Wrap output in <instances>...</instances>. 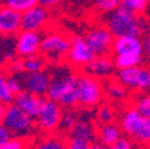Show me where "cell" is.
Here are the masks:
<instances>
[{
	"label": "cell",
	"mask_w": 150,
	"mask_h": 149,
	"mask_svg": "<svg viewBox=\"0 0 150 149\" xmlns=\"http://www.w3.org/2000/svg\"><path fill=\"white\" fill-rule=\"evenodd\" d=\"M76 79L78 74L69 69L59 70L51 75L47 98L59 103L64 109H74L79 106Z\"/></svg>",
	"instance_id": "6da1fadb"
},
{
	"label": "cell",
	"mask_w": 150,
	"mask_h": 149,
	"mask_svg": "<svg viewBox=\"0 0 150 149\" xmlns=\"http://www.w3.org/2000/svg\"><path fill=\"white\" fill-rule=\"evenodd\" d=\"M105 26L115 37L120 36H138L141 37L149 31V24L141 14H135L118 7L115 11L107 13L105 18Z\"/></svg>",
	"instance_id": "7a4b0ae2"
},
{
	"label": "cell",
	"mask_w": 150,
	"mask_h": 149,
	"mask_svg": "<svg viewBox=\"0 0 150 149\" xmlns=\"http://www.w3.org/2000/svg\"><path fill=\"white\" fill-rule=\"evenodd\" d=\"M76 88L79 97V106L85 109L99 106L105 97L104 84L100 79L83 72L78 74Z\"/></svg>",
	"instance_id": "3957f363"
},
{
	"label": "cell",
	"mask_w": 150,
	"mask_h": 149,
	"mask_svg": "<svg viewBox=\"0 0 150 149\" xmlns=\"http://www.w3.org/2000/svg\"><path fill=\"white\" fill-rule=\"evenodd\" d=\"M3 124L16 137L30 138L36 130V119L14 103L6 106Z\"/></svg>",
	"instance_id": "277c9868"
},
{
	"label": "cell",
	"mask_w": 150,
	"mask_h": 149,
	"mask_svg": "<svg viewBox=\"0 0 150 149\" xmlns=\"http://www.w3.org/2000/svg\"><path fill=\"white\" fill-rule=\"evenodd\" d=\"M70 47V36L59 30H50L43 37L41 42L40 54L47 61L57 62L66 59Z\"/></svg>",
	"instance_id": "5b68a950"
},
{
	"label": "cell",
	"mask_w": 150,
	"mask_h": 149,
	"mask_svg": "<svg viewBox=\"0 0 150 149\" xmlns=\"http://www.w3.org/2000/svg\"><path fill=\"white\" fill-rule=\"evenodd\" d=\"M117 80L129 91L150 93V68L144 67L143 65L118 69Z\"/></svg>",
	"instance_id": "8992f818"
},
{
	"label": "cell",
	"mask_w": 150,
	"mask_h": 149,
	"mask_svg": "<svg viewBox=\"0 0 150 149\" xmlns=\"http://www.w3.org/2000/svg\"><path fill=\"white\" fill-rule=\"evenodd\" d=\"M62 116L63 107L59 103L45 98L38 116L36 117L37 128L47 135L55 134L59 130V128H61Z\"/></svg>",
	"instance_id": "52a82bcc"
},
{
	"label": "cell",
	"mask_w": 150,
	"mask_h": 149,
	"mask_svg": "<svg viewBox=\"0 0 150 149\" xmlns=\"http://www.w3.org/2000/svg\"><path fill=\"white\" fill-rule=\"evenodd\" d=\"M97 55L93 53L91 47L85 40V36L73 35L70 36V47L67 54V62L78 69H83Z\"/></svg>",
	"instance_id": "ba28073f"
},
{
	"label": "cell",
	"mask_w": 150,
	"mask_h": 149,
	"mask_svg": "<svg viewBox=\"0 0 150 149\" xmlns=\"http://www.w3.org/2000/svg\"><path fill=\"white\" fill-rule=\"evenodd\" d=\"M85 40L97 56L110 55L115 42V36L105 25H97L87 30Z\"/></svg>",
	"instance_id": "9c48e42d"
},
{
	"label": "cell",
	"mask_w": 150,
	"mask_h": 149,
	"mask_svg": "<svg viewBox=\"0 0 150 149\" xmlns=\"http://www.w3.org/2000/svg\"><path fill=\"white\" fill-rule=\"evenodd\" d=\"M42 35L40 31L22 30L16 37L14 53L18 57L25 59L28 56L40 54Z\"/></svg>",
	"instance_id": "30bf717a"
},
{
	"label": "cell",
	"mask_w": 150,
	"mask_h": 149,
	"mask_svg": "<svg viewBox=\"0 0 150 149\" xmlns=\"http://www.w3.org/2000/svg\"><path fill=\"white\" fill-rule=\"evenodd\" d=\"M50 23V11L41 5H36L22 13V30L43 31Z\"/></svg>",
	"instance_id": "8fae6325"
},
{
	"label": "cell",
	"mask_w": 150,
	"mask_h": 149,
	"mask_svg": "<svg viewBox=\"0 0 150 149\" xmlns=\"http://www.w3.org/2000/svg\"><path fill=\"white\" fill-rule=\"evenodd\" d=\"M22 31V13L6 4L0 5V35L17 36Z\"/></svg>",
	"instance_id": "7c38bea8"
},
{
	"label": "cell",
	"mask_w": 150,
	"mask_h": 149,
	"mask_svg": "<svg viewBox=\"0 0 150 149\" xmlns=\"http://www.w3.org/2000/svg\"><path fill=\"white\" fill-rule=\"evenodd\" d=\"M23 81L25 91L40 97H47V92L51 81V74L48 73L45 69L33 73H25L23 77Z\"/></svg>",
	"instance_id": "4fadbf2b"
},
{
	"label": "cell",
	"mask_w": 150,
	"mask_h": 149,
	"mask_svg": "<svg viewBox=\"0 0 150 149\" xmlns=\"http://www.w3.org/2000/svg\"><path fill=\"white\" fill-rule=\"evenodd\" d=\"M83 70L100 80H104L110 79L113 75L116 66L110 55H98L83 68Z\"/></svg>",
	"instance_id": "5bb4252c"
},
{
	"label": "cell",
	"mask_w": 150,
	"mask_h": 149,
	"mask_svg": "<svg viewBox=\"0 0 150 149\" xmlns=\"http://www.w3.org/2000/svg\"><path fill=\"white\" fill-rule=\"evenodd\" d=\"M44 97H40L37 94H33L31 92L23 91L21 93H18L17 96H14V104L17 106H19L23 111L28 115H30L32 118L36 119V117L38 116L40 111L42 109V105L44 103Z\"/></svg>",
	"instance_id": "9a60e30c"
},
{
	"label": "cell",
	"mask_w": 150,
	"mask_h": 149,
	"mask_svg": "<svg viewBox=\"0 0 150 149\" xmlns=\"http://www.w3.org/2000/svg\"><path fill=\"white\" fill-rule=\"evenodd\" d=\"M112 53H113V55H120V54L144 55L143 54V41L138 36L115 37Z\"/></svg>",
	"instance_id": "2e32d148"
},
{
	"label": "cell",
	"mask_w": 150,
	"mask_h": 149,
	"mask_svg": "<svg viewBox=\"0 0 150 149\" xmlns=\"http://www.w3.org/2000/svg\"><path fill=\"white\" fill-rule=\"evenodd\" d=\"M123 135V131L119 126V124L107 123V124H100L97 130V140L99 143H101L104 147L110 148Z\"/></svg>",
	"instance_id": "e0dca14e"
},
{
	"label": "cell",
	"mask_w": 150,
	"mask_h": 149,
	"mask_svg": "<svg viewBox=\"0 0 150 149\" xmlns=\"http://www.w3.org/2000/svg\"><path fill=\"white\" fill-rule=\"evenodd\" d=\"M68 137H79L87 140L89 142H94L97 138V129L94 126V123L91 118L81 117L70 130H68Z\"/></svg>",
	"instance_id": "ac0fdd59"
},
{
	"label": "cell",
	"mask_w": 150,
	"mask_h": 149,
	"mask_svg": "<svg viewBox=\"0 0 150 149\" xmlns=\"http://www.w3.org/2000/svg\"><path fill=\"white\" fill-rule=\"evenodd\" d=\"M141 117H142L141 112L134 105L126 107L123 111L120 119H119V126L122 129L123 134L126 135L127 137H131V135H132L134 130L136 129Z\"/></svg>",
	"instance_id": "d6986e66"
},
{
	"label": "cell",
	"mask_w": 150,
	"mask_h": 149,
	"mask_svg": "<svg viewBox=\"0 0 150 149\" xmlns=\"http://www.w3.org/2000/svg\"><path fill=\"white\" fill-rule=\"evenodd\" d=\"M104 88H105V94L112 101H123L129 97L130 91L117 79L116 80L108 79V81L104 85Z\"/></svg>",
	"instance_id": "ffe728a7"
},
{
	"label": "cell",
	"mask_w": 150,
	"mask_h": 149,
	"mask_svg": "<svg viewBox=\"0 0 150 149\" xmlns=\"http://www.w3.org/2000/svg\"><path fill=\"white\" fill-rule=\"evenodd\" d=\"M31 149H67L66 140L56 134H49L31 145Z\"/></svg>",
	"instance_id": "44dd1931"
},
{
	"label": "cell",
	"mask_w": 150,
	"mask_h": 149,
	"mask_svg": "<svg viewBox=\"0 0 150 149\" xmlns=\"http://www.w3.org/2000/svg\"><path fill=\"white\" fill-rule=\"evenodd\" d=\"M135 142L139 144H146L150 141V118L142 115L136 129L134 130L132 135H131Z\"/></svg>",
	"instance_id": "7402d4cb"
},
{
	"label": "cell",
	"mask_w": 150,
	"mask_h": 149,
	"mask_svg": "<svg viewBox=\"0 0 150 149\" xmlns=\"http://www.w3.org/2000/svg\"><path fill=\"white\" fill-rule=\"evenodd\" d=\"M145 57L144 55H134V54H120V55H115L113 56V62L117 69H124V68H130L135 66H141L143 65Z\"/></svg>",
	"instance_id": "603a6c76"
},
{
	"label": "cell",
	"mask_w": 150,
	"mask_h": 149,
	"mask_svg": "<svg viewBox=\"0 0 150 149\" xmlns=\"http://www.w3.org/2000/svg\"><path fill=\"white\" fill-rule=\"evenodd\" d=\"M96 119L100 124H107L113 123L116 119V110L111 104H104L101 103L99 106H97L96 112Z\"/></svg>",
	"instance_id": "cb8c5ba5"
},
{
	"label": "cell",
	"mask_w": 150,
	"mask_h": 149,
	"mask_svg": "<svg viewBox=\"0 0 150 149\" xmlns=\"http://www.w3.org/2000/svg\"><path fill=\"white\" fill-rule=\"evenodd\" d=\"M24 61V70L25 73H33L44 70L47 66V59L41 54H36L32 56H28L23 59Z\"/></svg>",
	"instance_id": "d4e9b609"
},
{
	"label": "cell",
	"mask_w": 150,
	"mask_h": 149,
	"mask_svg": "<svg viewBox=\"0 0 150 149\" xmlns=\"http://www.w3.org/2000/svg\"><path fill=\"white\" fill-rule=\"evenodd\" d=\"M7 78L8 74L4 69L0 70V103L6 106L14 101V94L8 87Z\"/></svg>",
	"instance_id": "484cf974"
},
{
	"label": "cell",
	"mask_w": 150,
	"mask_h": 149,
	"mask_svg": "<svg viewBox=\"0 0 150 149\" xmlns=\"http://www.w3.org/2000/svg\"><path fill=\"white\" fill-rule=\"evenodd\" d=\"M150 0H122V7L135 14H142L149 6Z\"/></svg>",
	"instance_id": "4316f807"
},
{
	"label": "cell",
	"mask_w": 150,
	"mask_h": 149,
	"mask_svg": "<svg viewBox=\"0 0 150 149\" xmlns=\"http://www.w3.org/2000/svg\"><path fill=\"white\" fill-rule=\"evenodd\" d=\"M80 119V114L74 109H66L63 111L62 116V122H61V128L63 130H70L75 124Z\"/></svg>",
	"instance_id": "83f0119b"
},
{
	"label": "cell",
	"mask_w": 150,
	"mask_h": 149,
	"mask_svg": "<svg viewBox=\"0 0 150 149\" xmlns=\"http://www.w3.org/2000/svg\"><path fill=\"white\" fill-rule=\"evenodd\" d=\"M94 7L101 13H110L122 6V0H93Z\"/></svg>",
	"instance_id": "f1b7e54d"
},
{
	"label": "cell",
	"mask_w": 150,
	"mask_h": 149,
	"mask_svg": "<svg viewBox=\"0 0 150 149\" xmlns=\"http://www.w3.org/2000/svg\"><path fill=\"white\" fill-rule=\"evenodd\" d=\"M134 106L139 111L141 115L150 118V93H144L136 98Z\"/></svg>",
	"instance_id": "f546056e"
},
{
	"label": "cell",
	"mask_w": 150,
	"mask_h": 149,
	"mask_svg": "<svg viewBox=\"0 0 150 149\" xmlns=\"http://www.w3.org/2000/svg\"><path fill=\"white\" fill-rule=\"evenodd\" d=\"M5 4L11 9L23 13L26 10L38 5V0H6Z\"/></svg>",
	"instance_id": "4dcf8cb0"
},
{
	"label": "cell",
	"mask_w": 150,
	"mask_h": 149,
	"mask_svg": "<svg viewBox=\"0 0 150 149\" xmlns=\"http://www.w3.org/2000/svg\"><path fill=\"white\" fill-rule=\"evenodd\" d=\"M30 147H31L30 138L13 136L3 147H0V149H30Z\"/></svg>",
	"instance_id": "1f68e13d"
},
{
	"label": "cell",
	"mask_w": 150,
	"mask_h": 149,
	"mask_svg": "<svg viewBox=\"0 0 150 149\" xmlns=\"http://www.w3.org/2000/svg\"><path fill=\"white\" fill-rule=\"evenodd\" d=\"M7 82H8V87L11 89V92L14 96H17L18 93H21L25 89L23 77H21V74H11V75H8Z\"/></svg>",
	"instance_id": "d6a6232c"
},
{
	"label": "cell",
	"mask_w": 150,
	"mask_h": 149,
	"mask_svg": "<svg viewBox=\"0 0 150 149\" xmlns=\"http://www.w3.org/2000/svg\"><path fill=\"white\" fill-rule=\"evenodd\" d=\"M93 142H89L83 138L79 137H68L66 140V148L67 149H88Z\"/></svg>",
	"instance_id": "836d02e7"
},
{
	"label": "cell",
	"mask_w": 150,
	"mask_h": 149,
	"mask_svg": "<svg viewBox=\"0 0 150 149\" xmlns=\"http://www.w3.org/2000/svg\"><path fill=\"white\" fill-rule=\"evenodd\" d=\"M7 68L11 74H23L25 73L24 70V61L22 57H14L12 61L7 63Z\"/></svg>",
	"instance_id": "e575fe53"
},
{
	"label": "cell",
	"mask_w": 150,
	"mask_h": 149,
	"mask_svg": "<svg viewBox=\"0 0 150 149\" xmlns=\"http://www.w3.org/2000/svg\"><path fill=\"white\" fill-rule=\"evenodd\" d=\"M13 137V135L11 134L10 130L4 125L0 124V147H3L6 142H8L11 138Z\"/></svg>",
	"instance_id": "d590c367"
},
{
	"label": "cell",
	"mask_w": 150,
	"mask_h": 149,
	"mask_svg": "<svg viewBox=\"0 0 150 149\" xmlns=\"http://www.w3.org/2000/svg\"><path fill=\"white\" fill-rule=\"evenodd\" d=\"M62 3V0H38V5L50 10H55L56 7H59Z\"/></svg>",
	"instance_id": "8d00e7d4"
},
{
	"label": "cell",
	"mask_w": 150,
	"mask_h": 149,
	"mask_svg": "<svg viewBox=\"0 0 150 149\" xmlns=\"http://www.w3.org/2000/svg\"><path fill=\"white\" fill-rule=\"evenodd\" d=\"M143 41V54L144 57L150 61V31L146 33V36L142 40Z\"/></svg>",
	"instance_id": "74e56055"
},
{
	"label": "cell",
	"mask_w": 150,
	"mask_h": 149,
	"mask_svg": "<svg viewBox=\"0 0 150 149\" xmlns=\"http://www.w3.org/2000/svg\"><path fill=\"white\" fill-rule=\"evenodd\" d=\"M5 110H6V105L0 103V124H3L4 116H5Z\"/></svg>",
	"instance_id": "f35d334b"
},
{
	"label": "cell",
	"mask_w": 150,
	"mask_h": 149,
	"mask_svg": "<svg viewBox=\"0 0 150 149\" xmlns=\"http://www.w3.org/2000/svg\"><path fill=\"white\" fill-rule=\"evenodd\" d=\"M88 149H107V148H106V147H104V145H103L101 143H99L98 141H97V142L94 141V142H93V143L91 144V147H89Z\"/></svg>",
	"instance_id": "ab89813d"
},
{
	"label": "cell",
	"mask_w": 150,
	"mask_h": 149,
	"mask_svg": "<svg viewBox=\"0 0 150 149\" xmlns=\"http://www.w3.org/2000/svg\"><path fill=\"white\" fill-rule=\"evenodd\" d=\"M7 63H6V61H5V59H4V54L0 51V70H3L4 68H5V66H6Z\"/></svg>",
	"instance_id": "60d3db41"
},
{
	"label": "cell",
	"mask_w": 150,
	"mask_h": 149,
	"mask_svg": "<svg viewBox=\"0 0 150 149\" xmlns=\"http://www.w3.org/2000/svg\"><path fill=\"white\" fill-rule=\"evenodd\" d=\"M6 3V0H0V5H4Z\"/></svg>",
	"instance_id": "b9f144b4"
},
{
	"label": "cell",
	"mask_w": 150,
	"mask_h": 149,
	"mask_svg": "<svg viewBox=\"0 0 150 149\" xmlns=\"http://www.w3.org/2000/svg\"><path fill=\"white\" fill-rule=\"evenodd\" d=\"M145 145H146V148H148V149H150V141H149V142H148Z\"/></svg>",
	"instance_id": "7bdbcfd3"
},
{
	"label": "cell",
	"mask_w": 150,
	"mask_h": 149,
	"mask_svg": "<svg viewBox=\"0 0 150 149\" xmlns=\"http://www.w3.org/2000/svg\"><path fill=\"white\" fill-rule=\"evenodd\" d=\"M107 149H116V148H113V147H110V148H107Z\"/></svg>",
	"instance_id": "ee69618b"
},
{
	"label": "cell",
	"mask_w": 150,
	"mask_h": 149,
	"mask_svg": "<svg viewBox=\"0 0 150 149\" xmlns=\"http://www.w3.org/2000/svg\"><path fill=\"white\" fill-rule=\"evenodd\" d=\"M149 68H150V67H149Z\"/></svg>",
	"instance_id": "f6af8a7d"
}]
</instances>
